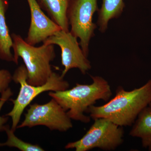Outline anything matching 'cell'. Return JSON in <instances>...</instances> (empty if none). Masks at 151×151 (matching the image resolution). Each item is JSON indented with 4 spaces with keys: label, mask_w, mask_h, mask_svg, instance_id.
<instances>
[{
    "label": "cell",
    "mask_w": 151,
    "mask_h": 151,
    "mask_svg": "<svg viewBox=\"0 0 151 151\" xmlns=\"http://www.w3.org/2000/svg\"><path fill=\"white\" fill-rule=\"evenodd\" d=\"M151 102V79L139 88L126 91L119 86L116 96L105 105L90 106L87 112L91 119L104 118L120 127H129Z\"/></svg>",
    "instance_id": "6da1fadb"
},
{
    "label": "cell",
    "mask_w": 151,
    "mask_h": 151,
    "mask_svg": "<svg viewBox=\"0 0 151 151\" xmlns=\"http://www.w3.org/2000/svg\"><path fill=\"white\" fill-rule=\"evenodd\" d=\"M90 76L91 84H76L72 89L48 93L61 105L71 120L89 123L91 118L84 113L97 100L106 102L112 96L111 86L107 80L98 76Z\"/></svg>",
    "instance_id": "7a4b0ae2"
},
{
    "label": "cell",
    "mask_w": 151,
    "mask_h": 151,
    "mask_svg": "<svg viewBox=\"0 0 151 151\" xmlns=\"http://www.w3.org/2000/svg\"><path fill=\"white\" fill-rule=\"evenodd\" d=\"M13 41L14 63L21 58L27 71V82L34 86L45 84L52 73L50 62L55 57L54 45L43 43L35 47L28 44L19 35L11 34Z\"/></svg>",
    "instance_id": "3957f363"
},
{
    "label": "cell",
    "mask_w": 151,
    "mask_h": 151,
    "mask_svg": "<svg viewBox=\"0 0 151 151\" xmlns=\"http://www.w3.org/2000/svg\"><path fill=\"white\" fill-rule=\"evenodd\" d=\"M27 71L24 65H21L16 69L12 80L16 84H20L19 92L16 99L9 100L14 104L12 111L6 116L12 118V124L11 129L14 132L22 114L26 108L36 97L46 91L53 92L64 91L68 89L69 84L64 77L55 72H52L45 84L41 86H34L27 82Z\"/></svg>",
    "instance_id": "277c9868"
},
{
    "label": "cell",
    "mask_w": 151,
    "mask_h": 151,
    "mask_svg": "<svg viewBox=\"0 0 151 151\" xmlns=\"http://www.w3.org/2000/svg\"><path fill=\"white\" fill-rule=\"evenodd\" d=\"M94 121V124L81 139L68 143L65 148L87 151L97 148L112 151L122 145L124 142L123 127L104 118L95 119Z\"/></svg>",
    "instance_id": "5b68a950"
},
{
    "label": "cell",
    "mask_w": 151,
    "mask_h": 151,
    "mask_svg": "<svg viewBox=\"0 0 151 151\" xmlns=\"http://www.w3.org/2000/svg\"><path fill=\"white\" fill-rule=\"evenodd\" d=\"M98 9L97 0H69L67 17L70 32L79 39L80 46L87 57L89 43L97 27L92 18Z\"/></svg>",
    "instance_id": "8992f818"
},
{
    "label": "cell",
    "mask_w": 151,
    "mask_h": 151,
    "mask_svg": "<svg viewBox=\"0 0 151 151\" xmlns=\"http://www.w3.org/2000/svg\"><path fill=\"white\" fill-rule=\"evenodd\" d=\"M38 126L47 127L51 130L66 132L73 127L71 119L61 105L52 98L48 103L43 105L35 104L30 105L25 119L17 129Z\"/></svg>",
    "instance_id": "52a82bcc"
},
{
    "label": "cell",
    "mask_w": 151,
    "mask_h": 151,
    "mask_svg": "<svg viewBox=\"0 0 151 151\" xmlns=\"http://www.w3.org/2000/svg\"><path fill=\"white\" fill-rule=\"evenodd\" d=\"M43 43L56 45L61 50V63L64 66L61 76L64 77L72 68H78L83 74L92 68L91 63L84 55L77 40L70 31L60 29L49 37Z\"/></svg>",
    "instance_id": "ba28073f"
},
{
    "label": "cell",
    "mask_w": 151,
    "mask_h": 151,
    "mask_svg": "<svg viewBox=\"0 0 151 151\" xmlns=\"http://www.w3.org/2000/svg\"><path fill=\"white\" fill-rule=\"evenodd\" d=\"M27 1L30 11L31 22L24 40L29 44L35 46L43 42L61 29L44 13L36 0H27Z\"/></svg>",
    "instance_id": "9c48e42d"
},
{
    "label": "cell",
    "mask_w": 151,
    "mask_h": 151,
    "mask_svg": "<svg viewBox=\"0 0 151 151\" xmlns=\"http://www.w3.org/2000/svg\"><path fill=\"white\" fill-rule=\"evenodd\" d=\"M42 9L46 11L50 18L61 29L70 31L67 17L69 0H36Z\"/></svg>",
    "instance_id": "30bf717a"
},
{
    "label": "cell",
    "mask_w": 151,
    "mask_h": 151,
    "mask_svg": "<svg viewBox=\"0 0 151 151\" xmlns=\"http://www.w3.org/2000/svg\"><path fill=\"white\" fill-rule=\"evenodd\" d=\"M129 135L141 139L143 147L151 151V108L150 106L143 109L138 115Z\"/></svg>",
    "instance_id": "8fae6325"
},
{
    "label": "cell",
    "mask_w": 151,
    "mask_h": 151,
    "mask_svg": "<svg viewBox=\"0 0 151 151\" xmlns=\"http://www.w3.org/2000/svg\"><path fill=\"white\" fill-rule=\"evenodd\" d=\"M8 7V0H0V59L14 62V55L11 52L13 41L6 19Z\"/></svg>",
    "instance_id": "7c38bea8"
},
{
    "label": "cell",
    "mask_w": 151,
    "mask_h": 151,
    "mask_svg": "<svg viewBox=\"0 0 151 151\" xmlns=\"http://www.w3.org/2000/svg\"><path fill=\"white\" fill-rule=\"evenodd\" d=\"M102 6L98 9L97 25L99 31L104 33L108 28L111 19L119 18L125 8L124 0H102Z\"/></svg>",
    "instance_id": "4fadbf2b"
},
{
    "label": "cell",
    "mask_w": 151,
    "mask_h": 151,
    "mask_svg": "<svg viewBox=\"0 0 151 151\" xmlns=\"http://www.w3.org/2000/svg\"><path fill=\"white\" fill-rule=\"evenodd\" d=\"M5 131L8 136L6 142L4 143H0V147L8 146L17 148L22 151H45L40 146L37 145H32L29 143L26 142L20 139L14 134V132L9 126L6 125Z\"/></svg>",
    "instance_id": "5bb4252c"
},
{
    "label": "cell",
    "mask_w": 151,
    "mask_h": 151,
    "mask_svg": "<svg viewBox=\"0 0 151 151\" xmlns=\"http://www.w3.org/2000/svg\"><path fill=\"white\" fill-rule=\"evenodd\" d=\"M1 96L0 98V111L2 108L5 103L9 99L10 97L13 95V93L10 88L9 87L6 90L4 91L1 94ZM9 120V116H0V132H3L5 130L6 126L5 124Z\"/></svg>",
    "instance_id": "9a60e30c"
},
{
    "label": "cell",
    "mask_w": 151,
    "mask_h": 151,
    "mask_svg": "<svg viewBox=\"0 0 151 151\" xmlns=\"http://www.w3.org/2000/svg\"><path fill=\"white\" fill-rule=\"evenodd\" d=\"M12 80V76L8 70H0V94L9 88V85Z\"/></svg>",
    "instance_id": "2e32d148"
},
{
    "label": "cell",
    "mask_w": 151,
    "mask_h": 151,
    "mask_svg": "<svg viewBox=\"0 0 151 151\" xmlns=\"http://www.w3.org/2000/svg\"><path fill=\"white\" fill-rule=\"evenodd\" d=\"M149 106L151 108V103H150V104H149Z\"/></svg>",
    "instance_id": "e0dca14e"
}]
</instances>
